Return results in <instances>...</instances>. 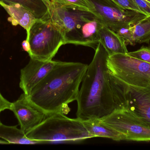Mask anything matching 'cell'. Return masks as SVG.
I'll use <instances>...</instances> for the list:
<instances>
[{
	"instance_id": "cell-9",
	"label": "cell",
	"mask_w": 150,
	"mask_h": 150,
	"mask_svg": "<svg viewBox=\"0 0 150 150\" xmlns=\"http://www.w3.org/2000/svg\"><path fill=\"white\" fill-rule=\"evenodd\" d=\"M103 26L100 19L93 14L86 18L65 37V45H81L95 50L100 42V30Z\"/></svg>"
},
{
	"instance_id": "cell-25",
	"label": "cell",
	"mask_w": 150,
	"mask_h": 150,
	"mask_svg": "<svg viewBox=\"0 0 150 150\" xmlns=\"http://www.w3.org/2000/svg\"><path fill=\"white\" fill-rule=\"evenodd\" d=\"M22 46H23V49L24 51L28 53H29L30 50V43L29 41L27 40L24 41L22 43Z\"/></svg>"
},
{
	"instance_id": "cell-16",
	"label": "cell",
	"mask_w": 150,
	"mask_h": 150,
	"mask_svg": "<svg viewBox=\"0 0 150 150\" xmlns=\"http://www.w3.org/2000/svg\"><path fill=\"white\" fill-rule=\"evenodd\" d=\"M0 138L6 141L8 144H44L40 141L29 139L24 132L17 126H8L0 123Z\"/></svg>"
},
{
	"instance_id": "cell-13",
	"label": "cell",
	"mask_w": 150,
	"mask_h": 150,
	"mask_svg": "<svg viewBox=\"0 0 150 150\" xmlns=\"http://www.w3.org/2000/svg\"><path fill=\"white\" fill-rule=\"evenodd\" d=\"M0 5L9 15V20L13 25H19L26 30V39H28L30 30L38 20L34 15L20 4H6L0 1Z\"/></svg>"
},
{
	"instance_id": "cell-15",
	"label": "cell",
	"mask_w": 150,
	"mask_h": 150,
	"mask_svg": "<svg viewBox=\"0 0 150 150\" xmlns=\"http://www.w3.org/2000/svg\"><path fill=\"white\" fill-rule=\"evenodd\" d=\"M82 122L84 127L93 137H105L115 141H125L123 134L102 122L100 119H89Z\"/></svg>"
},
{
	"instance_id": "cell-6",
	"label": "cell",
	"mask_w": 150,
	"mask_h": 150,
	"mask_svg": "<svg viewBox=\"0 0 150 150\" xmlns=\"http://www.w3.org/2000/svg\"><path fill=\"white\" fill-rule=\"evenodd\" d=\"M90 11L98 18L104 26L116 31L132 25L146 15L125 9L112 0H87Z\"/></svg>"
},
{
	"instance_id": "cell-4",
	"label": "cell",
	"mask_w": 150,
	"mask_h": 150,
	"mask_svg": "<svg viewBox=\"0 0 150 150\" xmlns=\"http://www.w3.org/2000/svg\"><path fill=\"white\" fill-rule=\"evenodd\" d=\"M27 40L30 47L28 53L30 58L43 61L52 60L65 45L63 33L49 17L37 20L30 30Z\"/></svg>"
},
{
	"instance_id": "cell-2",
	"label": "cell",
	"mask_w": 150,
	"mask_h": 150,
	"mask_svg": "<svg viewBox=\"0 0 150 150\" xmlns=\"http://www.w3.org/2000/svg\"><path fill=\"white\" fill-rule=\"evenodd\" d=\"M82 82L77 98V118L100 119L118 109L108 67L109 55L100 42Z\"/></svg>"
},
{
	"instance_id": "cell-11",
	"label": "cell",
	"mask_w": 150,
	"mask_h": 150,
	"mask_svg": "<svg viewBox=\"0 0 150 150\" xmlns=\"http://www.w3.org/2000/svg\"><path fill=\"white\" fill-rule=\"evenodd\" d=\"M10 110L15 114L20 129L25 134L40 124L47 116L41 109L31 102L24 93L17 100L11 103Z\"/></svg>"
},
{
	"instance_id": "cell-7",
	"label": "cell",
	"mask_w": 150,
	"mask_h": 150,
	"mask_svg": "<svg viewBox=\"0 0 150 150\" xmlns=\"http://www.w3.org/2000/svg\"><path fill=\"white\" fill-rule=\"evenodd\" d=\"M100 121L123 134L125 141L150 142V127L125 107L116 109Z\"/></svg>"
},
{
	"instance_id": "cell-27",
	"label": "cell",
	"mask_w": 150,
	"mask_h": 150,
	"mask_svg": "<svg viewBox=\"0 0 150 150\" xmlns=\"http://www.w3.org/2000/svg\"><path fill=\"white\" fill-rule=\"evenodd\" d=\"M147 1H149L150 2V0H147Z\"/></svg>"
},
{
	"instance_id": "cell-24",
	"label": "cell",
	"mask_w": 150,
	"mask_h": 150,
	"mask_svg": "<svg viewBox=\"0 0 150 150\" xmlns=\"http://www.w3.org/2000/svg\"><path fill=\"white\" fill-rule=\"evenodd\" d=\"M11 103L8 101L1 94L0 92V114L2 112L5 110H10L11 106ZM0 120V123H1Z\"/></svg>"
},
{
	"instance_id": "cell-3",
	"label": "cell",
	"mask_w": 150,
	"mask_h": 150,
	"mask_svg": "<svg viewBox=\"0 0 150 150\" xmlns=\"http://www.w3.org/2000/svg\"><path fill=\"white\" fill-rule=\"evenodd\" d=\"M29 139L44 144L80 141L93 138L78 119H70L57 113L47 115L37 127L26 134Z\"/></svg>"
},
{
	"instance_id": "cell-10",
	"label": "cell",
	"mask_w": 150,
	"mask_h": 150,
	"mask_svg": "<svg viewBox=\"0 0 150 150\" xmlns=\"http://www.w3.org/2000/svg\"><path fill=\"white\" fill-rule=\"evenodd\" d=\"M122 83L125 102L124 107L131 111L150 127V86L133 87Z\"/></svg>"
},
{
	"instance_id": "cell-23",
	"label": "cell",
	"mask_w": 150,
	"mask_h": 150,
	"mask_svg": "<svg viewBox=\"0 0 150 150\" xmlns=\"http://www.w3.org/2000/svg\"><path fill=\"white\" fill-rule=\"evenodd\" d=\"M143 13L150 16V2L147 0H133Z\"/></svg>"
},
{
	"instance_id": "cell-12",
	"label": "cell",
	"mask_w": 150,
	"mask_h": 150,
	"mask_svg": "<svg viewBox=\"0 0 150 150\" xmlns=\"http://www.w3.org/2000/svg\"><path fill=\"white\" fill-rule=\"evenodd\" d=\"M57 61H43L30 58L28 64L20 71L19 87L28 96L58 63Z\"/></svg>"
},
{
	"instance_id": "cell-5",
	"label": "cell",
	"mask_w": 150,
	"mask_h": 150,
	"mask_svg": "<svg viewBox=\"0 0 150 150\" xmlns=\"http://www.w3.org/2000/svg\"><path fill=\"white\" fill-rule=\"evenodd\" d=\"M108 67L112 75L129 86H150V63L132 57L127 53L109 56Z\"/></svg>"
},
{
	"instance_id": "cell-22",
	"label": "cell",
	"mask_w": 150,
	"mask_h": 150,
	"mask_svg": "<svg viewBox=\"0 0 150 150\" xmlns=\"http://www.w3.org/2000/svg\"><path fill=\"white\" fill-rule=\"evenodd\" d=\"M115 3L125 9L134 11L140 13H143L138 8L133 0H112Z\"/></svg>"
},
{
	"instance_id": "cell-14",
	"label": "cell",
	"mask_w": 150,
	"mask_h": 150,
	"mask_svg": "<svg viewBox=\"0 0 150 150\" xmlns=\"http://www.w3.org/2000/svg\"><path fill=\"white\" fill-rule=\"evenodd\" d=\"M99 39L109 56L128 53L125 40L105 26L100 30Z\"/></svg>"
},
{
	"instance_id": "cell-26",
	"label": "cell",
	"mask_w": 150,
	"mask_h": 150,
	"mask_svg": "<svg viewBox=\"0 0 150 150\" xmlns=\"http://www.w3.org/2000/svg\"><path fill=\"white\" fill-rule=\"evenodd\" d=\"M8 144L6 141L4 140H2V139H0V144Z\"/></svg>"
},
{
	"instance_id": "cell-17",
	"label": "cell",
	"mask_w": 150,
	"mask_h": 150,
	"mask_svg": "<svg viewBox=\"0 0 150 150\" xmlns=\"http://www.w3.org/2000/svg\"><path fill=\"white\" fill-rule=\"evenodd\" d=\"M47 0H0L6 4H19L33 13L38 19L49 17Z\"/></svg>"
},
{
	"instance_id": "cell-20",
	"label": "cell",
	"mask_w": 150,
	"mask_h": 150,
	"mask_svg": "<svg viewBox=\"0 0 150 150\" xmlns=\"http://www.w3.org/2000/svg\"><path fill=\"white\" fill-rule=\"evenodd\" d=\"M127 53L132 57L150 63V47L143 46L137 51Z\"/></svg>"
},
{
	"instance_id": "cell-19",
	"label": "cell",
	"mask_w": 150,
	"mask_h": 150,
	"mask_svg": "<svg viewBox=\"0 0 150 150\" xmlns=\"http://www.w3.org/2000/svg\"><path fill=\"white\" fill-rule=\"evenodd\" d=\"M51 1L63 6L73 7L90 11V7L87 0H51Z\"/></svg>"
},
{
	"instance_id": "cell-18",
	"label": "cell",
	"mask_w": 150,
	"mask_h": 150,
	"mask_svg": "<svg viewBox=\"0 0 150 150\" xmlns=\"http://www.w3.org/2000/svg\"><path fill=\"white\" fill-rule=\"evenodd\" d=\"M132 29L135 44H149L150 16H146L144 18L132 25Z\"/></svg>"
},
{
	"instance_id": "cell-21",
	"label": "cell",
	"mask_w": 150,
	"mask_h": 150,
	"mask_svg": "<svg viewBox=\"0 0 150 150\" xmlns=\"http://www.w3.org/2000/svg\"><path fill=\"white\" fill-rule=\"evenodd\" d=\"M116 33L125 40L127 45L129 44L131 45H135L132 31V25L121 28L118 30Z\"/></svg>"
},
{
	"instance_id": "cell-8",
	"label": "cell",
	"mask_w": 150,
	"mask_h": 150,
	"mask_svg": "<svg viewBox=\"0 0 150 150\" xmlns=\"http://www.w3.org/2000/svg\"><path fill=\"white\" fill-rule=\"evenodd\" d=\"M49 18L63 33L64 38L71 33L86 18L91 16V11L63 6L47 0Z\"/></svg>"
},
{
	"instance_id": "cell-1",
	"label": "cell",
	"mask_w": 150,
	"mask_h": 150,
	"mask_svg": "<svg viewBox=\"0 0 150 150\" xmlns=\"http://www.w3.org/2000/svg\"><path fill=\"white\" fill-rule=\"evenodd\" d=\"M88 65L58 61L48 75L27 96L47 115L70 112L68 105L76 100Z\"/></svg>"
}]
</instances>
